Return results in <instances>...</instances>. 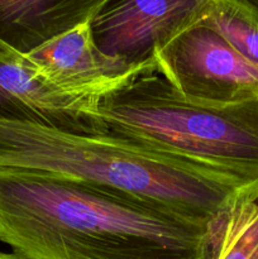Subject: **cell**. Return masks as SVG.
<instances>
[{
	"mask_svg": "<svg viewBox=\"0 0 258 259\" xmlns=\"http://www.w3.org/2000/svg\"><path fill=\"white\" fill-rule=\"evenodd\" d=\"M211 259H258V202L239 199L217 219Z\"/></svg>",
	"mask_w": 258,
	"mask_h": 259,
	"instance_id": "obj_9",
	"label": "cell"
},
{
	"mask_svg": "<svg viewBox=\"0 0 258 259\" xmlns=\"http://www.w3.org/2000/svg\"><path fill=\"white\" fill-rule=\"evenodd\" d=\"M154 61L157 72L195 101L228 104L258 96V66L202 20L156 52Z\"/></svg>",
	"mask_w": 258,
	"mask_h": 259,
	"instance_id": "obj_4",
	"label": "cell"
},
{
	"mask_svg": "<svg viewBox=\"0 0 258 259\" xmlns=\"http://www.w3.org/2000/svg\"><path fill=\"white\" fill-rule=\"evenodd\" d=\"M104 0H0V48L25 56L86 24Z\"/></svg>",
	"mask_w": 258,
	"mask_h": 259,
	"instance_id": "obj_8",
	"label": "cell"
},
{
	"mask_svg": "<svg viewBox=\"0 0 258 259\" xmlns=\"http://www.w3.org/2000/svg\"><path fill=\"white\" fill-rule=\"evenodd\" d=\"M238 2L258 15V0H238Z\"/></svg>",
	"mask_w": 258,
	"mask_h": 259,
	"instance_id": "obj_11",
	"label": "cell"
},
{
	"mask_svg": "<svg viewBox=\"0 0 258 259\" xmlns=\"http://www.w3.org/2000/svg\"><path fill=\"white\" fill-rule=\"evenodd\" d=\"M202 22L217 30L248 61L258 66V15L238 0H215Z\"/></svg>",
	"mask_w": 258,
	"mask_h": 259,
	"instance_id": "obj_10",
	"label": "cell"
},
{
	"mask_svg": "<svg viewBox=\"0 0 258 259\" xmlns=\"http://www.w3.org/2000/svg\"><path fill=\"white\" fill-rule=\"evenodd\" d=\"M214 2L104 0L89 28L101 52L128 65L143 66L180 33L206 18Z\"/></svg>",
	"mask_w": 258,
	"mask_h": 259,
	"instance_id": "obj_5",
	"label": "cell"
},
{
	"mask_svg": "<svg viewBox=\"0 0 258 259\" xmlns=\"http://www.w3.org/2000/svg\"><path fill=\"white\" fill-rule=\"evenodd\" d=\"M22 58V56H14V55H10V53L5 52L0 48V60H5V61H18Z\"/></svg>",
	"mask_w": 258,
	"mask_h": 259,
	"instance_id": "obj_12",
	"label": "cell"
},
{
	"mask_svg": "<svg viewBox=\"0 0 258 259\" xmlns=\"http://www.w3.org/2000/svg\"><path fill=\"white\" fill-rule=\"evenodd\" d=\"M0 169L37 171L118 190L215 220L258 202V177L110 134H80L0 119Z\"/></svg>",
	"mask_w": 258,
	"mask_h": 259,
	"instance_id": "obj_2",
	"label": "cell"
},
{
	"mask_svg": "<svg viewBox=\"0 0 258 259\" xmlns=\"http://www.w3.org/2000/svg\"><path fill=\"white\" fill-rule=\"evenodd\" d=\"M0 259H24V258L20 257V255H18L17 253H14V252L7 253V252H2V250H0Z\"/></svg>",
	"mask_w": 258,
	"mask_h": 259,
	"instance_id": "obj_13",
	"label": "cell"
},
{
	"mask_svg": "<svg viewBox=\"0 0 258 259\" xmlns=\"http://www.w3.org/2000/svg\"><path fill=\"white\" fill-rule=\"evenodd\" d=\"M28 65L53 85L78 96L101 99L125 85L144 68L101 52L89 23L80 25L24 56Z\"/></svg>",
	"mask_w": 258,
	"mask_h": 259,
	"instance_id": "obj_7",
	"label": "cell"
},
{
	"mask_svg": "<svg viewBox=\"0 0 258 259\" xmlns=\"http://www.w3.org/2000/svg\"><path fill=\"white\" fill-rule=\"evenodd\" d=\"M156 65L103 96L105 134L258 177V96L228 104L180 94Z\"/></svg>",
	"mask_w": 258,
	"mask_h": 259,
	"instance_id": "obj_3",
	"label": "cell"
},
{
	"mask_svg": "<svg viewBox=\"0 0 258 259\" xmlns=\"http://www.w3.org/2000/svg\"><path fill=\"white\" fill-rule=\"evenodd\" d=\"M99 101L53 85L33 70L25 57L0 60V119L72 133L105 134L98 118Z\"/></svg>",
	"mask_w": 258,
	"mask_h": 259,
	"instance_id": "obj_6",
	"label": "cell"
},
{
	"mask_svg": "<svg viewBox=\"0 0 258 259\" xmlns=\"http://www.w3.org/2000/svg\"><path fill=\"white\" fill-rule=\"evenodd\" d=\"M215 222L57 175L0 169V242L24 259H211Z\"/></svg>",
	"mask_w": 258,
	"mask_h": 259,
	"instance_id": "obj_1",
	"label": "cell"
}]
</instances>
